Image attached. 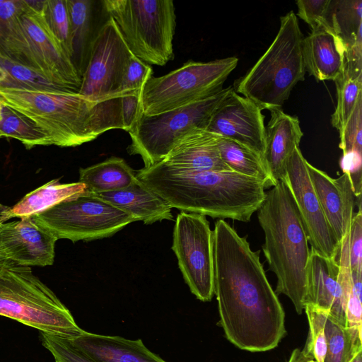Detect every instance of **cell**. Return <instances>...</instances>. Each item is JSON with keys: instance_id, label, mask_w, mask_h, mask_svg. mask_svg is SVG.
<instances>
[{"instance_id": "6da1fadb", "label": "cell", "mask_w": 362, "mask_h": 362, "mask_svg": "<svg viewBox=\"0 0 362 362\" xmlns=\"http://www.w3.org/2000/svg\"><path fill=\"white\" fill-rule=\"evenodd\" d=\"M213 263L214 291L226 338L251 352L276 347L286 334L283 307L259 251L223 219L213 230Z\"/></svg>"}, {"instance_id": "7a4b0ae2", "label": "cell", "mask_w": 362, "mask_h": 362, "mask_svg": "<svg viewBox=\"0 0 362 362\" xmlns=\"http://www.w3.org/2000/svg\"><path fill=\"white\" fill-rule=\"evenodd\" d=\"M136 177L171 208L223 220L250 221L266 197L262 182L233 171H191L159 163Z\"/></svg>"}, {"instance_id": "3957f363", "label": "cell", "mask_w": 362, "mask_h": 362, "mask_svg": "<svg viewBox=\"0 0 362 362\" xmlns=\"http://www.w3.org/2000/svg\"><path fill=\"white\" fill-rule=\"evenodd\" d=\"M121 98L90 101L70 90L36 91L0 87V103L33 120L51 144L73 147L105 132L124 130Z\"/></svg>"}, {"instance_id": "277c9868", "label": "cell", "mask_w": 362, "mask_h": 362, "mask_svg": "<svg viewBox=\"0 0 362 362\" xmlns=\"http://www.w3.org/2000/svg\"><path fill=\"white\" fill-rule=\"evenodd\" d=\"M264 235L262 250L276 275V294L290 298L298 314L305 308L306 267L310 250L298 208L286 181L266 192L257 210Z\"/></svg>"}, {"instance_id": "5b68a950", "label": "cell", "mask_w": 362, "mask_h": 362, "mask_svg": "<svg viewBox=\"0 0 362 362\" xmlns=\"http://www.w3.org/2000/svg\"><path fill=\"white\" fill-rule=\"evenodd\" d=\"M303 38L296 15L291 11L281 16L273 42L252 67L235 81L234 90L262 110L281 109L294 86L305 79Z\"/></svg>"}, {"instance_id": "8992f818", "label": "cell", "mask_w": 362, "mask_h": 362, "mask_svg": "<svg viewBox=\"0 0 362 362\" xmlns=\"http://www.w3.org/2000/svg\"><path fill=\"white\" fill-rule=\"evenodd\" d=\"M0 315L66 338L83 331L69 309L30 267L1 257Z\"/></svg>"}, {"instance_id": "52a82bcc", "label": "cell", "mask_w": 362, "mask_h": 362, "mask_svg": "<svg viewBox=\"0 0 362 362\" xmlns=\"http://www.w3.org/2000/svg\"><path fill=\"white\" fill-rule=\"evenodd\" d=\"M132 53L149 65L173 59L176 25L172 0H103Z\"/></svg>"}, {"instance_id": "ba28073f", "label": "cell", "mask_w": 362, "mask_h": 362, "mask_svg": "<svg viewBox=\"0 0 362 362\" xmlns=\"http://www.w3.org/2000/svg\"><path fill=\"white\" fill-rule=\"evenodd\" d=\"M232 89V86L223 88L198 102L156 115L141 112L129 132L132 141L129 153L139 155L144 168L160 163L182 139L206 129L213 113Z\"/></svg>"}, {"instance_id": "9c48e42d", "label": "cell", "mask_w": 362, "mask_h": 362, "mask_svg": "<svg viewBox=\"0 0 362 362\" xmlns=\"http://www.w3.org/2000/svg\"><path fill=\"white\" fill-rule=\"evenodd\" d=\"M238 63L235 57L207 62L189 60L165 75L151 76L141 92V112L156 115L211 95L223 88Z\"/></svg>"}, {"instance_id": "30bf717a", "label": "cell", "mask_w": 362, "mask_h": 362, "mask_svg": "<svg viewBox=\"0 0 362 362\" xmlns=\"http://www.w3.org/2000/svg\"><path fill=\"white\" fill-rule=\"evenodd\" d=\"M32 216L57 240L72 242L110 237L134 222L129 215L90 192Z\"/></svg>"}, {"instance_id": "8fae6325", "label": "cell", "mask_w": 362, "mask_h": 362, "mask_svg": "<svg viewBox=\"0 0 362 362\" xmlns=\"http://www.w3.org/2000/svg\"><path fill=\"white\" fill-rule=\"evenodd\" d=\"M172 250L191 292L201 301L214 295L213 231L206 216L182 211L175 219Z\"/></svg>"}, {"instance_id": "7c38bea8", "label": "cell", "mask_w": 362, "mask_h": 362, "mask_svg": "<svg viewBox=\"0 0 362 362\" xmlns=\"http://www.w3.org/2000/svg\"><path fill=\"white\" fill-rule=\"evenodd\" d=\"M133 56L114 20L110 18L93 45L78 93L93 102L120 98L119 91Z\"/></svg>"}, {"instance_id": "4fadbf2b", "label": "cell", "mask_w": 362, "mask_h": 362, "mask_svg": "<svg viewBox=\"0 0 362 362\" xmlns=\"http://www.w3.org/2000/svg\"><path fill=\"white\" fill-rule=\"evenodd\" d=\"M307 160L300 147L286 165V179L311 249L328 258H336L339 243L329 226L310 181Z\"/></svg>"}, {"instance_id": "5bb4252c", "label": "cell", "mask_w": 362, "mask_h": 362, "mask_svg": "<svg viewBox=\"0 0 362 362\" xmlns=\"http://www.w3.org/2000/svg\"><path fill=\"white\" fill-rule=\"evenodd\" d=\"M23 1L20 16L35 71L48 81L67 90L78 92L81 78L61 45L48 28L42 13Z\"/></svg>"}, {"instance_id": "9a60e30c", "label": "cell", "mask_w": 362, "mask_h": 362, "mask_svg": "<svg viewBox=\"0 0 362 362\" xmlns=\"http://www.w3.org/2000/svg\"><path fill=\"white\" fill-rule=\"evenodd\" d=\"M264 116L250 99L233 89L213 113L206 130L239 143L262 157L264 151Z\"/></svg>"}, {"instance_id": "2e32d148", "label": "cell", "mask_w": 362, "mask_h": 362, "mask_svg": "<svg viewBox=\"0 0 362 362\" xmlns=\"http://www.w3.org/2000/svg\"><path fill=\"white\" fill-rule=\"evenodd\" d=\"M352 284L351 274H342L336 258L310 250L306 267L305 305L324 310L346 326L345 306Z\"/></svg>"}, {"instance_id": "e0dca14e", "label": "cell", "mask_w": 362, "mask_h": 362, "mask_svg": "<svg viewBox=\"0 0 362 362\" xmlns=\"http://www.w3.org/2000/svg\"><path fill=\"white\" fill-rule=\"evenodd\" d=\"M57 240L33 216L8 223L0 222V257L21 265H52Z\"/></svg>"}, {"instance_id": "ac0fdd59", "label": "cell", "mask_w": 362, "mask_h": 362, "mask_svg": "<svg viewBox=\"0 0 362 362\" xmlns=\"http://www.w3.org/2000/svg\"><path fill=\"white\" fill-rule=\"evenodd\" d=\"M309 177L323 213L339 243L349 230L355 194L348 174L334 179L307 163Z\"/></svg>"}, {"instance_id": "d6986e66", "label": "cell", "mask_w": 362, "mask_h": 362, "mask_svg": "<svg viewBox=\"0 0 362 362\" xmlns=\"http://www.w3.org/2000/svg\"><path fill=\"white\" fill-rule=\"evenodd\" d=\"M69 11L72 55L71 62L82 78L93 45L103 25L110 18L103 0H66Z\"/></svg>"}, {"instance_id": "ffe728a7", "label": "cell", "mask_w": 362, "mask_h": 362, "mask_svg": "<svg viewBox=\"0 0 362 362\" xmlns=\"http://www.w3.org/2000/svg\"><path fill=\"white\" fill-rule=\"evenodd\" d=\"M266 127L264 163L274 181L286 179V165L296 148L299 147L303 133L297 117L281 109L272 110Z\"/></svg>"}, {"instance_id": "44dd1931", "label": "cell", "mask_w": 362, "mask_h": 362, "mask_svg": "<svg viewBox=\"0 0 362 362\" xmlns=\"http://www.w3.org/2000/svg\"><path fill=\"white\" fill-rule=\"evenodd\" d=\"M71 344L95 362H167L153 353L141 339H129L83 331L68 338Z\"/></svg>"}, {"instance_id": "7402d4cb", "label": "cell", "mask_w": 362, "mask_h": 362, "mask_svg": "<svg viewBox=\"0 0 362 362\" xmlns=\"http://www.w3.org/2000/svg\"><path fill=\"white\" fill-rule=\"evenodd\" d=\"M346 49L330 26L322 27L303 40L305 70L317 81H335L344 71Z\"/></svg>"}, {"instance_id": "603a6c76", "label": "cell", "mask_w": 362, "mask_h": 362, "mask_svg": "<svg viewBox=\"0 0 362 362\" xmlns=\"http://www.w3.org/2000/svg\"><path fill=\"white\" fill-rule=\"evenodd\" d=\"M219 138L206 129L193 132L182 139L160 163L191 171H231L221 158Z\"/></svg>"}, {"instance_id": "cb8c5ba5", "label": "cell", "mask_w": 362, "mask_h": 362, "mask_svg": "<svg viewBox=\"0 0 362 362\" xmlns=\"http://www.w3.org/2000/svg\"><path fill=\"white\" fill-rule=\"evenodd\" d=\"M96 194L129 215L134 221L152 224L173 219L172 208L137 177L127 187Z\"/></svg>"}, {"instance_id": "d4e9b609", "label": "cell", "mask_w": 362, "mask_h": 362, "mask_svg": "<svg viewBox=\"0 0 362 362\" xmlns=\"http://www.w3.org/2000/svg\"><path fill=\"white\" fill-rule=\"evenodd\" d=\"M87 192L86 186L82 182L60 183L58 179L52 180L25 195L13 206L0 204V222L32 216Z\"/></svg>"}, {"instance_id": "484cf974", "label": "cell", "mask_w": 362, "mask_h": 362, "mask_svg": "<svg viewBox=\"0 0 362 362\" xmlns=\"http://www.w3.org/2000/svg\"><path fill=\"white\" fill-rule=\"evenodd\" d=\"M23 0H0V57L35 70L21 23Z\"/></svg>"}, {"instance_id": "4316f807", "label": "cell", "mask_w": 362, "mask_h": 362, "mask_svg": "<svg viewBox=\"0 0 362 362\" xmlns=\"http://www.w3.org/2000/svg\"><path fill=\"white\" fill-rule=\"evenodd\" d=\"M136 180L135 171L123 158L115 156L79 170L78 182L93 194L124 189Z\"/></svg>"}, {"instance_id": "83f0119b", "label": "cell", "mask_w": 362, "mask_h": 362, "mask_svg": "<svg viewBox=\"0 0 362 362\" xmlns=\"http://www.w3.org/2000/svg\"><path fill=\"white\" fill-rule=\"evenodd\" d=\"M218 148L221 160L231 171L260 180L266 188L276 185L262 157L258 153L239 143L221 136L218 141Z\"/></svg>"}, {"instance_id": "f1b7e54d", "label": "cell", "mask_w": 362, "mask_h": 362, "mask_svg": "<svg viewBox=\"0 0 362 362\" xmlns=\"http://www.w3.org/2000/svg\"><path fill=\"white\" fill-rule=\"evenodd\" d=\"M327 22L345 49L362 40V1L331 0Z\"/></svg>"}, {"instance_id": "f546056e", "label": "cell", "mask_w": 362, "mask_h": 362, "mask_svg": "<svg viewBox=\"0 0 362 362\" xmlns=\"http://www.w3.org/2000/svg\"><path fill=\"white\" fill-rule=\"evenodd\" d=\"M327 353L325 362H348L362 349V332L350 329L325 312Z\"/></svg>"}, {"instance_id": "4dcf8cb0", "label": "cell", "mask_w": 362, "mask_h": 362, "mask_svg": "<svg viewBox=\"0 0 362 362\" xmlns=\"http://www.w3.org/2000/svg\"><path fill=\"white\" fill-rule=\"evenodd\" d=\"M0 133L2 137L18 140L27 149L52 145L47 134L33 120L4 105L1 112Z\"/></svg>"}, {"instance_id": "1f68e13d", "label": "cell", "mask_w": 362, "mask_h": 362, "mask_svg": "<svg viewBox=\"0 0 362 362\" xmlns=\"http://www.w3.org/2000/svg\"><path fill=\"white\" fill-rule=\"evenodd\" d=\"M0 87L36 91L69 90L48 81L34 69L1 57Z\"/></svg>"}, {"instance_id": "d6a6232c", "label": "cell", "mask_w": 362, "mask_h": 362, "mask_svg": "<svg viewBox=\"0 0 362 362\" xmlns=\"http://www.w3.org/2000/svg\"><path fill=\"white\" fill-rule=\"evenodd\" d=\"M334 82L337 88V105L331 122L340 134L358 101L362 99V81L353 78L343 71Z\"/></svg>"}, {"instance_id": "836d02e7", "label": "cell", "mask_w": 362, "mask_h": 362, "mask_svg": "<svg viewBox=\"0 0 362 362\" xmlns=\"http://www.w3.org/2000/svg\"><path fill=\"white\" fill-rule=\"evenodd\" d=\"M42 14L50 31L71 60V25L66 0H45Z\"/></svg>"}, {"instance_id": "e575fe53", "label": "cell", "mask_w": 362, "mask_h": 362, "mask_svg": "<svg viewBox=\"0 0 362 362\" xmlns=\"http://www.w3.org/2000/svg\"><path fill=\"white\" fill-rule=\"evenodd\" d=\"M304 310L308 320L309 332L302 353L315 362H325L327 353L325 311L310 305H305Z\"/></svg>"}, {"instance_id": "d590c367", "label": "cell", "mask_w": 362, "mask_h": 362, "mask_svg": "<svg viewBox=\"0 0 362 362\" xmlns=\"http://www.w3.org/2000/svg\"><path fill=\"white\" fill-rule=\"evenodd\" d=\"M40 337L55 362H95L76 348L68 338L42 332Z\"/></svg>"}, {"instance_id": "8d00e7d4", "label": "cell", "mask_w": 362, "mask_h": 362, "mask_svg": "<svg viewBox=\"0 0 362 362\" xmlns=\"http://www.w3.org/2000/svg\"><path fill=\"white\" fill-rule=\"evenodd\" d=\"M151 76H153V69L151 65L134 55L124 76L119 96L122 98L140 93L143 86Z\"/></svg>"}, {"instance_id": "74e56055", "label": "cell", "mask_w": 362, "mask_h": 362, "mask_svg": "<svg viewBox=\"0 0 362 362\" xmlns=\"http://www.w3.org/2000/svg\"><path fill=\"white\" fill-rule=\"evenodd\" d=\"M339 136V147L344 154L349 152L361 154L362 99L358 101Z\"/></svg>"}, {"instance_id": "f35d334b", "label": "cell", "mask_w": 362, "mask_h": 362, "mask_svg": "<svg viewBox=\"0 0 362 362\" xmlns=\"http://www.w3.org/2000/svg\"><path fill=\"white\" fill-rule=\"evenodd\" d=\"M331 0H298L297 15L307 23L311 31L329 26L327 13Z\"/></svg>"}, {"instance_id": "ab89813d", "label": "cell", "mask_w": 362, "mask_h": 362, "mask_svg": "<svg viewBox=\"0 0 362 362\" xmlns=\"http://www.w3.org/2000/svg\"><path fill=\"white\" fill-rule=\"evenodd\" d=\"M352 286L346 300L345 315L346 327L361 332V279L362 273H352Z\"/></svg>"}, {"instance_id": "60d3db41", "label": "cell", "mask_w": 362, "mask_h": 362, "mask_svg": "<svg viewBox=\"0 0 362 362\" xmlns=\"http://www.w3.org/2000/svg\"><path fill=\"white\" fill-rule=\"evenodd\" d=\"M354 215L349 230V254L351 272H362L361 208Z\"/></svg>"}, {"instance_id": "b9f144b4", "label": "cell", "mask_w": 362, "mask_h": 362, "mask_svg": "<svg viewBox=\"0 0 362 362\" xmlns=\"http://www.w3.org/2000/svg\"><path fill=\"white\" fill-rule=\"evenodd\" d=\"M344 173L348 174L355 197L361 196V154L357 152H349L344 154L341 163Z\"/></svg>"}, {"instance_id": "7bdbcfd3", "label": "cell", "mask_w": 362, "mask_h": 362, "mask_svg": "<svg viewBox=\"0 0 362 362\" xmlns=\"http://www.w3.org/2000/svg\"><path fill=\"white\" fill-rule=\"evenodd\" d=\"M288 362H315L313 360L306 357L302 351L298 349L293 350Z\"/></svg>"}, {"instance_id": "ee69618b", "label": "cell", "mask_w": 362, "mask_h": 362, "mask_svg": "<svg viewBox=\"0 0 362 362\" xmlns=\"http://www.w3.org/2000/svg\"><path fill=\"white\" fill-rule=\"evenodd\" d=\"M348 362H362V349L357 350Z\"/></svg>"}, {"instance_id": "f6af8a7d", "label": "cell", "mask_w": 362, "mask_h": 362, "mask_svg": "<svg viewBox=\"0 0 362 362\" xmlns=\"http://www.w3.org/2000/svg\"><path fill=\"white\" fill-rule=\"evenodd\" d=\"M3 105L0 103V120H1V112Z\"/></svg>"}, {"instance_id": "bcb514c9", "label": "cell", "mask_w": 362, "mask_h": 362, "mask_svg": "<svg viewBox=\"0 0 362 362\" xmlns=\"http://www.w3.org/2000/svg\"><path fill=\"white\" fill-rule=\"evenodd\" d=\"M1 137H2V135H1V134L0 133V138H1Z\"/></svg>"}]
</instances>
